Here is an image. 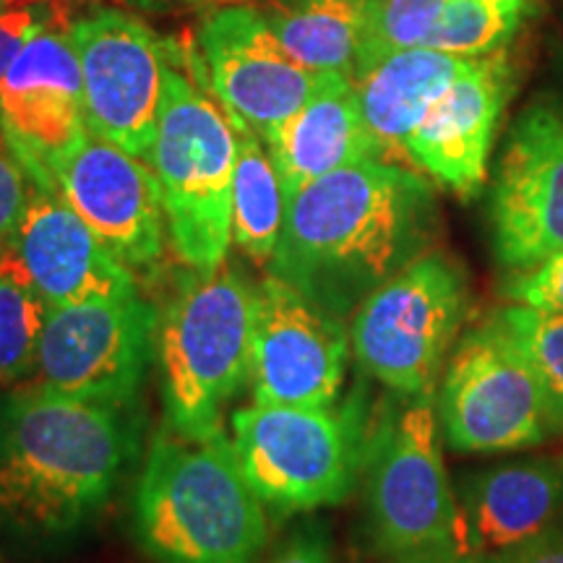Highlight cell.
Returning <instances> with one entry per match:
<instances>
[{"instance_id":"cell-24","label":"cell","mask_w":563,"mask_h":563,"mask_svg":"<svg viewBox=\"0 0 563 563\" xmlns=\"http://www.w3.org/2000/svg\"><path fill=\"white\" fill-rule=\"evenodd\" d=\"M47 313L16 253L0 243V389H13L34 373Z\"/></svg>"},{"instance_id":"cell-10","label":"cell","mask_w":563,"mask_h":563,"mask_svg":"<svg viewBox=\"0 0 563 563\" xmlns=\"http://www.w3.org/2000/svg\"><path fill=\"white\" fill-rule=\"evenodd\" d=\"M157 329L159 311L139 292L55 308L47 313L32 384L131 410L157 355Z\"/></svg>"},{"instance_id":"cell-22","label":"cell","mask_w":563,"mask_h":563,"mask_svg":"<svg viewBox=\"0 0 563 563\" xmlns=\"http://www.w3.org/2000/svg\"><path fill=\"white\" fill-rule=\"evenodd\" d=\"M368 0H290L264 13L277 40L300 66L352 76Z\"/></svg>"},{"instance_id":"cell-34","label":"cell","mask_w":563,"mask_h":563,"mask_svg":"<svg viewBox=\"0 0 563 563\" xmlns=\"http://www.w3.org/2000/svg\"><path fill=\"white\" fill-rule=\"evenodd\" d=\"M123 3L136 11H170L191 3H207V0H123Z\"/></svg>"},{"instance_id":"cell-29","label":"cell","mask_w":563,"mask_h":563,"mask_svg":"<svg viewBox=\"0 0 563 563\" xmlns=\"http://www.w3.org/2000/svg\"><path fill=\"white\" fill-rule=\"evenodd\" d=\"M504 295L511 302L563 316V253L532 269L511 272L504 285Z\"/></svg>"},{"instance_id":"cell-13","label":"cell","mask_w":563,"mask_h":563,"mask_svg":"<svg viewBox=\"0 0 563 563\" xmlns=\"http://www.w3.org/2000/svg\"><path fill=\"white\" fill-rule=\"evenodd\" d=\"M203 79L232 121L266 139L292 118L332 74L300 66L262 11L222 5L201 26Z\"/></svg>"},{"instance_id":"cell-12","label":"cell","mask_w":563,"mask_h":563,"mask_svg":"<svg viewBox=\"0 0 563 563\" xmlns=\"http://www.w3.org/2000/svg\"><path fill=\"white\" fill-rule=\"evenodd\" d=\"M350 334L344 319L329 313L292 285L264 277L258 285L256 327L251 344L253 405H336Z\"/></svg>"},{"instance_id":"cell-20","label":"cell","mask_w":563,"mask_h":563,"mask_svg":"<svg viewBox=\"0 0 563 563\" xmlns=\"http://www.w3.org/2000/svg\"><path fill=\"white\" fill-rule=\"evenodd\" d=\"M264 141L287 199L340 167L384 159L365 125L355 81L347 74L329 76L311 100Z\"/></svg>"},{"instance_id":"cell-7","label":"cell","mask_w":563,"mask_h":563,"mask_svg":"<svg viewBox=\"0 0 563 563\" xmlns=\"http://www.w3.org/2000/svg\"><path fill=\"white\" fill-rule=\"evenodd\" d=\"M251 488L277 517L347 501L368 454L357 415L336 405H251L230 418Z\"/></svg>"},{"instance_id":"cell-2","label":"cell","mask_w":563,"mask_h":563,"mask_svg":"<svg viewBox=\"0 0 563 563\" xmlns=\"http://www.w3.org/2000/svg\"><path fill=\"white\" fill-rule=\"evenodd\" d=\"M136 446L123 407L37 384L0 394V519L32 540L66 538L110 501Z\"/></svg>"},{"instance_id":"cell-5","label":"cell","mask_w":563,"mask_h":563,"mask_svg":"<svg viewBox=\"0 0 563 563\" xmlns=\"http://www.w3.org/2000/svg\"><path fill=\"white\" fill-rule=\"evenodd\" d=\"M203 68L186 74L170 55L150 165L157 173L167 238L188 269L214 272L232 245V178L238 139Z\"/></svg>"},{"instance_id":"cell-31","label":"cell","mask_w":563,"mask_h":563,"mask_svg":"<svg viewBox=\"0 0 563 563\" xmlns=\"http://www.w3.org/2000/svg\"><path fill=\"white\" fill-rule=\"evenodd\" d=\"M266 563H334L332 548L321 530H298L274 551Z\"/></svg>"},{"instance_id":"cell-1","label":"cell","mask_w":563,"mask_h":563,"mask_svg":"<svg viewBox=\"0 0 563 563\" xmlns=\"http://www.w3.org/2000/svg\"><path fill=\"white\" fill-rule=\"evenodd\" d=\"M435 228L431 186L389 159H363L287 199L269 274L340 319L428 253Z\"/></svg>"},{"instance_id":"cell-23","label":"cell","mask_w":563,"mask_h":563,"mask_svg":"<svg viewBox=\"0 0 563 563\" xmlns=\"http://www.w3.org/2000/svg\"><path fill=\"white\" fill-rule=\"evenodd\" d=\"M230 123L238 139L232 178V243L251 262L269 266L285 224L287 196L282 191L269 150H264V139L241 121L230 118Z\"/></svg>"},{"instance_id":"cell-15","label":"cell","mask_w":563,"mask_h":563,"mask_svg":"<svg viewBox=\"0 0 563 563\" xmlns=\"http://www.w3.org/2000/svg\"><path fill=\"white\" fill-rule=\"evenodd\" d=\"M55 194L133 277L157 274L167 222L159 178L150 162L89 133L55 170Z\"/></svg>"},{"instance_id":"cell-4","label":"cell","mask_w":563,"mask_h":563,"mask_svg":"<svg viewBox=\"0 0 563 563\" xmlns=\"http://www.w3.org/2000/svg\"><path fill=\"white\" fill-rule=\"evenodd\" d=\"M258 287L224 262L186 272L159 313L157 357L167 426L188 439L222 435V412L251 378Z\"/></svg>"},{"instance_id":"cell-17","label":"cell","mask_w":563,"mask_h":563,"mask_svg":"<svg viewBox=\"0 0 563 563\" xmlns=\"http://www.w3.org/2000/svg\"><path fill=\"white\" fill-rule=\"evenodd\" d=\"M514 87L511 63L498 51L475 58L431 104L405 144V157L449 191L475 196L488 178L498 118Z\"/></svg>"},{"instance_id":"cell-19","label":"cell","mask_w":563,"mask_h":563,"mask_svg":"<svg viewBox=\"0 0 563 563\" xmlns=\"http://www.w3.org/2000/svg\"><path fill=\"white\" fill-rule=\"evenodd\" d=\"M470 551L509 559L561 532L563 462L525 460L477 470L460 488Z\"/></svg>"},{"instance_id":"cell-21","label":"cell","mask_w":563,"mask_h":563,"mask_svg":"<svg viewBox=\"0 0 563 563\" xmlns=\"http://www.w3.org/2000/svg\"><path fill=\"white\" fill-rule=\"evenodd\" d=\"M473 60L431 47H412V51L386 55L352 79L365 125L376 139L384 159L407 162L405 144L410 133L418 129L449 84Z\"/></svg>"},{"instance_id":"cell-16","label":"cell","mask_w":563,"mask_h":563,"mask_svg":"<svg viewBox=\"0 0 563 563\" xmlns=\"http://www.w3.org/2000/svg\"><path fill=\"white\" fill-rule=\"evenodd\" d=\"M0 129L32 183L55 191V170L89 136L81 68L66 30L34 37L0 79Z\"/></svg>"},{"instance_id":"cell-11","label":"cell","mask_w":563,"mask_h":563,"mask_svg":"<svg viewBox=\"0 0 563 563\" xmlns=\"http://www.w3.org/2000/svg\"><path fill=\"white\" fill-rule=\"evenodd\" d=\"M66 32L79 58L89 133L150 159L173 53L144 21L118 9L70 19Z\"/></svg>"},{"instance_id":"cell-33","label":"cell","mask_w":563,"mask_h":563,"mask_svg":"<svg viewBox=\"0 0 563 563\" xmlns=\"http://www.w3.org/2000/svg\"><path fill=\"white\" fill-rule=\"evenodd\" d=\"M391 563H504V561L490 559V555H483L475 551H431V553L407 555V559H399Z\"/></svg>"},{"instance_id":"cell-32","label":"cell","mask_w":563,"mask_h":563,"mask_svg":"<svg viewBox=\"0 0 563 563\" xmlns=\"http://www.w3.org/2000/svg\"><path fill=\"white\" fill-rule=\"evenodd\" d=\"M504 563H563V538L561 532L553 538L543 540V543L525 548V551L501 559Z\"/></svg>"},{"instance_id":"cell-30","label":"cell","mask_w":563,"mask_h":563,"mask_svg":"<svg viewBox=\"0 0 563 563\" xmlns=\"http://www.w3.org/2000/svg\"><path fill=\"white\" fill-rule=\"evenodd\" d=\"M30 175L0 129V243L9 241L13 228L19 224L26 196H30Z\"/></svg>"},{"instance_id":"cell-26","label":"cell","mask_w":563,"mask_h":563,"mask_svg":"<svg viewBox=\"0 0 563 563\" xmlns=\"http://www.w3.org/2000/svg\"><path fill=\"white\" fill-rule=\"evenodd\" d=\"M446 0H368L361 51L352 79L399 51L426 47Z\"/></svg>"},{"instance_id":"cell-27","label":"cell","mask_w":563,"mask_h":563,"mask_svg":"<svg viewBox=\"0 0 563 563\" xmlns=\"http://www.w3.org/2000/svg\"><path fill=\"white\" fill-rule=\"evenodd\" d=\"M493 316L563 405V316L522 302L498 308Z\"/></svg>"},{"instance_id":"cell-14","label":"cell","mask_w":563,"mask_h":563,"mask_svg":"<svg viewBox=\"0 0 563 563\" xmlns=\"http://www.w3.org/2000/svg\"><path fill=\"white\" fill-rule=\"evenodd\" d=\"M490 238L506 269L563 253V112L532 104L514 123L490 194Z\"/></svg>"},{"instance_id":"cell-25","label":"cell","mask_w":563,"mask_h":563,"mask_svg":"<svg viewBox=\"0 0 563 563\" xmlns=\"http://www.w3.org/2000/svg\"><path fill=\"white\" fill-rule=\"evenodd\" d=\"M530 0H446L426 47L460 58L498 53L519 30Z\"/></svg>"},{"instance_id":"cell-18","label":"cell","mask_w":563,"mask_h":563,"mask_svg":"<svg viewBox=\"0 0 563 563\" xmlns=\"http://www.w3.org/2000/svg\"><path fill=\"white\" fill-rule=\"evenodd\" d=\"M5 243L51 311L139 292V279L112 256L68 201L37 183H30L24 211Z\"/></svg>"},{"instance_id":"cell-9","label":"cell","mask_w":563,"mask_h":563,"mask_svg":"<svg viewBox=\"0 0 563 563\" xmlns=\"http://www.w3.org/2000/svg\"><path fill=\"white\" fill-rule=\"evenodd\" d=\"M435 402L443 439L462 454L519 452L563 433V405L493 313L456 342Z\"/></svg>"},{"instance_id":"cell-3","label":"cell","mask_w":563,"mask_h":563,"mask_svg":"<svg viewBox=\"0 0 563 563\" xmlns=\"http://www.w3.org/2000/svg\"><path fill=\"white\" fill-rule=\"evenodd\" d=\"M133 532L157 563H253L269 540L266 506L230 439H154L133 498Z\"/></svg>"},{"instance_id":"cell-6","label":"cell","mask_w":563,"mask_h":563,"mask_svg":"<svg viewBox=\"0 0 563 563\" xmlns=\"http://www.w3.org/2000/svg\"><path fill=\"white\" fill-rule=\"evenodd\" d=\"M433 394L386 420L365 454V532L386 561L470 551L462 504L449 481Z\"/></svg>"},{"instance_id":"cell-8","label":"cell","mask_w":563,"mask_h":563,"mask_svg":"<svg viewBox=\"0 0 563 563\" xmlns=\"http://www.w3.org/2000/svg\"><path fill=\"white\" fill-rule=\"evenodd\" d=\"M467 311V274L454 258L428 251L357 306L350 323L352 352L361 368L391 391L428 397Z\"/></svg>"},{"instance_id":"cell-28","label":"cell","mask_w":563,"mask_h":563,"mask_svg":"<svg viewBox=\"0 0 563 563\" xmlns=\"http://www.w3.org/2000/svg\"><path fill=\"white\" fill-rule=\"evenodd\" d=\"M68 0H0V79L45 30H68Z\"/></svg>"}]
</instances>
